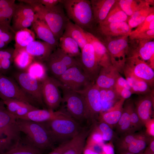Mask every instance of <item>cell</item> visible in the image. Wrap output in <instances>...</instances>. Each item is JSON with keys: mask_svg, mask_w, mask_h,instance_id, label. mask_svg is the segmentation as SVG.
<instances>
[{"mask_svg": "<svg viewBox=\"0 0 154 154\" xmlns=\"http://www.w3.org/2000/svg\"><path fill=\"white\" fill-rule=\"evenodd\" d=\"M146 134L151 137H154V119H150L145 124Z\"/></svg>", "mask_w": 154, "mask_h": 154, "instance_id": "obj_53", "label": "cell"}, {"mask_svg": "<svg viewBox=\"0 0 154 154\" xmlns=\"http://www.w3.org/2000/svg\"><path fill=\"white\" fill-rule=\"evenodd\" d=\"M62 90V102L66 103L67 113L74 119L82 121L88 119L84 98L80 93L59 86Z\"/></svg>", "mask_w": 154, "mask_h": 154, "instance_id": "obj_10", "label": "cell"}, {"mask_svg": "<svg viewBox=\"0 0 154 154\" xmlns=\"http://www.w3.org/2000/svg\"><path fill=\"white\" fill-rule=\"evenodd\" d=\"M129 35L116 38L100 40L109 53L112 65L119 73H123L128 54Z\"/></svg>", "mask_w": 154, "mask_h": 154, "instance_id": "obj_6", "label": "cell"}, {"mask_svg": "<svg viewBox=\"0 0 154 154\" xmlns=\"http://www.w3.org/2000/svg\"><path fill=\"white\" fill-rule=\"evenodd\" d=\"M21 132L24 133L28 141L41 150L52 147L54 143L42 124L31 121L17 119Z\"/></svg>", "mask_w": 154, "mask_h": 154, "instance_id": "obj_5", "label": "cell"}, {"mask_svg": "<svg viewBox=\"0 0 154 154\" xmlns=\"http://www.w3.org/2000/svg\"><path fill=\"white\" fill-rule=\"evenodd\" d=\"M63 5L70 20L84 31L92 32L96 24L90 1L64 0Z\"/></svg>", "mask_w": 154, "mask_h": 154, "instance_id": "obj_2", "label": "cell"}, {"mask_svg": "<svg viewBox=\"0 0 154 154\" xmlns=\"http://www.w3.org/2000/svg\"><path fill=\"white\" fill-rule=\"evenodd\" d=\"M44 63L46 69L55 79L69 68L81 66L76 59L69 56L58 47L53 50Z\"/></svg>", "mask_w": 154, "mask_h": 154, "instance_id": "obj_8", "label": "cell"}, {"mask_svg": "<svg viewBox=\"0 0 154 154\" xmlns=\"http://www.w3.org/2000/svg\"><path fill=\"white\" fill-rule=\"evenodd\" d=\"M123 88L131 90V88L128 84L126 79L120 75L117 79L114 89L118 94L119 92Z\"/></svg>", "mask_w": 154, "mask_h": 154, "instance_id": "obj_49", "label": "cell"}, {"mask_svg": "<svg viewBox=\"0 0 154 154\" xmlns=\"http://www.w3.org/2000/svg\"><path fill=\"white\" fill-rule=\"evenodd\" d=\"M125 100L121 98L107 111L100 114V121L108 125L112 128L117 124L121 117Z\"/></svg>", "mask_w": 154, "mask_h": 154, "instance_id": "obj_25", "label": "cell"}, {"mask_svg": "<svg viewBox=\"0 0 154 154\" xmlns=\"http://www.w3.org/2000/svg\"><path fill=\"white\" fill-rule=\"evenodd\" d=\"M35 14V10L32 6L21 2L19 4H16L12 19L21 17L33 16Z\"/></svg>", "mask_w": 154, "mask_h": 154, "instance_id": "obj_43", "label": "cell"}, {"mask_svg": "<svg viewBox=\"0 0 154 154\" xmlns=\"http://www.w3.org/2000/svg\"><path fill=\"white\" fill-rule=\"evenodd\" d=\"M148 147L147 149L149 151L154 153V137H151L149 141Z\"/></svg>", "mask_w": 154, "mask_h": 154, "instance_id": "obj_59", "label": "cell"}, {"mask_svg": "<svg viewBox=\"0 0 154 154\" xmlns=\"http://www.w3.org/2000/svg\"><path fill=\"white\" fill-rule=\"evenodd\" d=\"M154 29V12L149 15L134 31H131L129 36Z\"/></svg>", "mask_w": 154, "mask_h": 154, "instance_id": "obj_44", "label": "cell"}, {"mask_svg": "<svg viewBox=\"0 0 154 154\" xmlns=\"http://www.w3.org/2000/svg\"><path fill=\"white\" fill-rule=\"evenodd\" d=\"M3 101L8 111L17 119L38 108L30 104L17 100L9 99Z\"/></svg>", "mask_w": 154, "mask_h": 154, "instance_id": "obj_26", "label": "cell"}, {"mask_svg": "<svg viewBox=\"0 0 154 154\" xmlns=\"http://www.w3.org/2000/svg\"><path fill=\"white\" fill-rule=\"evenodd\" d=\"M118 133L122 135L131 132H134L131 125L129 108L127 101L124 102L122 115L115 126Z\"/></svg>", "mask_w": 154, "mask_h": 154, "instance_id": "obj_36", "label": "cell"}, {"mask_svg": "<svg viewBox=\"0 0 154 154\" xmlns=\"http://www.w3.org/2000/svg\"><path fill=\"white\" fill-rule=\"evenodd\" d=\"M127 102L129 112L131 126L135 131L141 129L144 125L135 111L134 102L131 100H127Z\"/></svg>", "mask_w": 154, "mask_h": 154, "instance_id": "obj_45", "label": "cell"}, {"mask_svg": "<svg viewBox=\"0 0 154 154\" xmlns=\"http://www.w3.org/2000/svg\"><path fill=\"white\" fill-rule=\"evenodd\" d=\"M14 49L7 48L0 50V60L13 59Z\"/></svg>", "mask_w": 154, "mask_h": 154, "instance_id": "obj_52", "label": "cell"}, {"mask_svg": "<svg viewBox=\"0 0 154 154\" xmlns=\"http://www.w3.org/2000/svg\"><path fill=\"white\" fill-rule=\"evenodd\" d=\"M87 139V145L94 147L96 145L102 146L104 140L100 132L95 128Z\"/></svg>", "mask_w": 154, "mask_h": 154, "instance_id": "obj_47", "label": "cell"}, {"mask_svg": "<svg viewBox=\"0 0 154 154\" xmlns=\"http://www.w3.org/2000/svg\"><path fill=\"white\" fill-rule=\"evenodd\" d=\"M40 82L44 104L48 109L54 111L59 107L62 100L59 83L55 79L47 75Z\"/></svg>", "mask_w": 154, "mask_h": 154, "instance_id": "obj_12", "label": "cell"}, {"mask_svg": "<svg viewBox=\"0 0 154 154\" xmlns=\"http://www.w3.org/2000/svg\"><path fill=\"white\" fill-rule=\"evenodd\" d=\"M41 123L54 143L60 144L69 141L82 130L79 123L71 117L56 119Z\"/></svg>", "mask_w": 154, "mask_h": 154, "instance_id": "obj_4", "label": "cell"}, {"mask_svg": "<svg viewBox=\"0 0 154 154\" xmlns=\"http://www.w3.org/2000/svg\"><path fill=\"white\" fill-rule=\"evenodd\" d=\"M144 1L140 0H116L122 10L129 17L138 9Z\"/></svg>", "mask_w": 154, "mask_h": 154, "instance_id": "obj_40", "label": "cell"}, {"mask_svg": "<svg viewBox=\"0 0 154 154\" xmlns=\"http://www.w3.org/2000/svg\"><path fill=\"white\" fill-rule=\"evenodd\" d=\"M8 44L5 42L0 38V50L5 48Z\"/></svg>", "mask_w": 154, "mask_h": 154, "instance_id": "obj_60", "label": "cell"}, {"mask_svg": "<svg viewBox=\"0 0 154 154\" xmlns=\"http://www.w3.org/2000/svg\"><path fill=\"white\" fill-rule=\"evenodd\" d=\"M32 26L38 38L48 43L54 48L58 47L59 40L43 20L38 18Z\"/></svg>", "mask_w": 154, "mask_h": 154, "instance_id": "obj_23", "label": "cell"}, {"mask_svg": "<svg viewBox=\"0 0 154 154\" xmlns=\"http://www.w3.org/2000/svg\"><path fill=\"white\" fill-rule=\"evenodd\" d=\"M143 134L131 132L121 135L117 139L116 143V149L119 153H121L124 149L133 141L140 137Z\"/></svg>", "mask_w": 154, "mask_h": 154, "instance_id": "obj_41", "label": "cell"}, {"mask_svg": "<svg viewBox=\"0 0 154 154\" xmlns=\"http://www.w3.org/2000/svg\"><path fill=\"white\" fill-rule=\"evenodd\" d=\"M17 120L0 100V154H3L21 140Z\"/></svg>", "mask_w": 154, "mask_h": 154, "instance_id": "obj_3", "label": "cell"}, {"mask_svg": "<svg viewBox=\"0 0 154 154\" xmlns=\"http://www.w3.org/2000/svg\"><path fill=\"white\" fill-rule=\"evenodd\" d=\"M78 92L84 98L88 119L93 121L95 118L98 117L102 111L99 88L94 84Z\"/></svg>", "mask_w": 154, "mask_h": 154, "instance_id": "obj_16", "label": "cell"}, {"mask_svg": "<svg viewBox=\"0 0 154 154\" xmlns=\"http://www.w3.org/2000/svg\"><path fill=\"white\" fill-rule=\"evenodd\" d=\"M119 154H133L131 153H128V152H124V153H119Z\"/></svg>", "mask_w": 154, "mask_h": 154, "instance_id": "obj_62", "label": "cell"}, {"mask_svg": "<svg viewBox=\"0 0 154 154\" xmlns=\"http://www.w3.org/2000/svg\"><path fill=\"white\" fill-rule=\"evenodd\" d=\"M82 153L83 154H100L94 150V147L87 145L84 146Z\"/></svg>", "mask_w": 154, "mask_h": 154, "instance_id": "obj_57", "label": "cell"}, {"mask_svg": "<svg viewBox=\"0 0 154 154\" xmlns=\"http://www.w3.org/2000/svg\"><path fill=\"white\" fill-rule=\"evenodd\" d=\"M62 35L70 37L74 40L78 44L81 50L88 43L84 30L69 19Z\"/></svg>", "mask_w": 154, "mask_h": 154, "instance_id": "obj_28", "label": "cell"}, {"mask_svg": "<svg viewBox=\"0 0 154 154\" xmlns=\"http://www.w3.org/2000/svg\"><path fill=\"white\" fill-rule=\"evenodd\" d=\"M90 131L85 129H82L72 139L71 145L63 154H82L86 138Z\"/></svg>", "mask_w": 154, "mask_h": 154, "instance_id": "obj_33", "label": "cell"}, {"mask_svg": "<svg viewBox=\"0 0 154 154\" xmlns=\"http://www.w3.org/2000/svg\"><path fill=\"white\" fill-rule=\"evenodd\" d=\"M140 154H154V153L146 149L143 153Z\"/></svg>", "mask_w": 154, "mask_h": 154, "instance_id": "obj_61", "label": "cell"}, {"mask_svg": "<svg viewBox=\"0 0 154 154\" xmlns=\"http://www.w3.org/2000/svg\"><path fill=\"white\" fill-rule=\"evenodd\" d=\"M71 117L67 112L49 109L38 108L32 110L19 119L38 123H43L52 119Z\"/></svg>", "mask_w": 154, "mask_h": 154, "instance_id": "obj_18", "label": "cell"}, {"mask_svg": "<svg viewBox=\"0 0 154 154\" xmlns=\"http://www.w3.org/2000/svg\"><path fill=\"white\" fill-rule=\"evenodd\" d=\"M9 31H13L15 33L12 28L5 27H0V38L2 40V36L4 33Z\"/></svg>", "mask_w": 154, "mask_h": 154, "instance_id": "obj_58", "label": "cell"}, {"mask_svg": "<svg viewBox=\"0 0 154 154\" xmlns=\"http://www.w3.org/2000/svg\"><path fill=\"white\" fill-rule=\"evenodd\" d=\"M35 37L34 32L28 28L16 32L15 35V48L13 57L19 51L25 49L29 43L35 40Z\"/></svg>", "mask_w": 154, "mask_h": 154, "instance_id": "obj_30", "label": "cell"}, {"mask_svg": "<svg viewBox=\"0 0 154 154\" xmlns=\"http://www.w3.org/2000/svg\"><path fill=\"white\" fill-rule=\"evenodd\" d=\"M29 4L34 9L38 18L47 24L56 38L59 40L63 35L68 19L65 13L63 3L50 8L46 7L38 0H19Z\"/></svg>", "mask_w": 154, "mask_h": 154, "instance_id": "obj_1", "label": "cell"}, {"mask_svg": "<svg viewBox=\"0 0 154 154\" xmlns=\"http://www.w3.org/2000/svg\"><path fill=\"white\" fill-rule=\"evenodd\" d=\"M58 47L65 53L76 58L80 55L78 44L70 37L63 35L59 39Z\"/></svg>", "mask_w": 154, "mask_h": 154, "instance_id": "obj_31", "label": "cell"}, {"mask_svg": "<svg viewBox=\"0 0 154 154\" xmlns=\"http://www.w3.org/2000/svg\"><path fill=\"white\" fill-rule=\"evenodd\" d=\"M99 89L102 105V112L108 110L121 98L114 88Z\"/></svg>", "mask_w": 154, "mask_h": 154, "instance_id": "obj_32", "label": "cell"}, {"mask_svg": "<svg viewBox=\"0 0 154 154\" xmlns=\"http://www.w3.org/2000/svg\"><path fill=\"white\" fill-rule=\"evenodd\" d=\"M16 5L15 0H0V27L12 28L10 24Z\"/></svg>", "mask_w": 154, "mask_h": 154, "instance_id": "obj_29", "label": "cell"}, {"mask_svg": "<svg viewBox=\"0 0 154 154\" xmlns=\"http://www.w3.org/2000/svg\"><path fill=\"white\" fill-rule=\"evenodd\" d=\"M153 2V0H145L138 9L129 17L127 23L130 33L132 28L137 27L149 15L154 12V6H150L154 4Z\"/></svg>", "mask_w": 154, "mask_h": 154, "instance_id": "obj_24", "label": "cell"}, {"mask_svg": "<svg viewBox=\"0 0 154 154\" xmlns=\"http://www.w3.org/2000/svg\"><path fill=\"white\" fill-rule=\"evenodd\" d=\"M129 18V17L121 9L116 1L106 18L102 22L97 24L104 25L117 22L127 23Z\"/></svg>", "mask_w": 154, "mask_h": 154, "instance_id": "obj_35", "label": "cell"}, {"mask_svg": "<svg viewBox=\"0 0 154 154\" xmlns=\"http://www.w3.org/2000/svg\"><path fill=\"white\" fill-rule=\"evenodd\" d=\"M127 22H117L100 25L96 24L92 34L99 40L121 37L129 34Z\"/></svg>", "mask_w": 154, "mask_h": 154, "instance_id": "obj_15", "label": "cell"}, {"mask_svg": "<svg viewBox=\"0 0 154 154\" xmlns=\"http://www.w3.org/2000/svg\"><path fill=\"white\" fill-rule=\"evenodd\" d=\"M38 2L45 7L50 8L60 3H63L64 0H38Z\"/></svg>", "mask_w": 154, "mask_h": 154, "instance_id": "obj_54", "label": "cell"}, {"mask_svg": "<svg viewBox=\"0 0 154 154\" xmlns=\"http://www.w3.org/2000/svg\"><path fill=\"white\" fill-rule=\"evenodd\" d=\"M124 74L132 94L143 95L148 94L153 90L145 81L131 75Z\"/></svg>", "mask_w": 154, "mask_h": 154, "instance_id": "obj_34", "label": "cell"}, {"mask_svg": "<svg viewBox=\"0 0 154 154\" xmlns=\"http://www.w3.org/2000/svg\"><path fill=\"white\" fill-rule=\"evenodd\" d=\"M46 69L44 63L34 61L26 69L32 77L41 81L47 75Z\"/></svg>", "mask_w": 154, "mask_h": 154, "instance_id": "obj_39", "label": "cell"}, {"mask_svg": "<svg viewBox=\"0 0 154 154\" xmlns=\"http://www.w3.org/2000/svg\"><path fill=\"white\" fill-rule=\"evenodd\" d=\"M34 61L33 57L25 49L19 51L13 57V61L15 65L17 68L22 70L27 69Z\"/></svg>", "mask_w": 154, "mask_h": 154, "instance_id": "obj_38", "label": "cell"}, {"mask_svg": "<svg viewBox=\"0 0 154 154\" xmlns=\"http://www.w3.org/2000/svg\"><path fill=\"white\" fill-rule=\"evenodd\" d=\"M21 140L3 154H41L42 150L30 143H23Z\"/></svg>", "mask_w": 154, "mask_h": 154, "instance_id": "obj_37", "label": "cell"}, {"mask_svg": "<svg viewBox=\"0 0 154 154\" xmlns=\"http://www.w3.org/2000/svg\"><path fill=\"white\" fill-rule=\"evenodd\" d=\"M130 40H152L154 38V29L131 36H128Z\"/></svg>", "mask_w": 154, "mask_h": 154, "instance_id": "obj_48", "label": "cell"}, {"mask_svg": "<svg viewBox=\"0 0 154 154\" xmlns=\"http://www.w3.org/2000/svg\"><path fill=\"white\" fill-rule=\"evenodd\" d=\"M0 98L2 101L9 99L17 100L35 106L38 104L23 91L17 82L11 78L1 73Z\"/></svg>", "mask_w": 154, "mask_h": 154, "instance_id": "obj_11", "label": "cell"}, {"mask_svg": "<svg viewBox=\"0 0 154 154\" xmlns=\"http://www.w3.org/2000/svg\"><path fill=\"white\" fill-rule=\"evenodd\" d=\"M96 125L95 127L101 133L104 141L112 140L114 137V132L110 126L101 121H100Z\"/></svg>", "mask_w": 154, "mask_h": 154, "instance_id": "obj_46", "label": "cell"}, {"mask_svg": "<svg viewBox=\"0 0 154 154\" xmlns=\"http://www.w3.org/2000/svg\"><path fill=\"white\" fill-rule=\"evenodd\" d=\"M101 146L102 152L100 154H115L114 147L112 143H104Z\"/></svg>", "mask_w": 154, "mask_h": 154, "instance_id": "obj_55", "label": "cell"}, {"mask_svg": "<svg viewBox=\"0 0 154 154\" xmlns=\"http://www.w3.org/2000/svg\"><path fill=\"white\" fill-rule=\"evenodd\" d=\"M55 49L45 42L35 40L29 43L25 49L33 57L34 61L44 63Z\"/></svg>", "mask_w": 154, "mask_h": 154, "instance_id": "obj_22", "label": "cell"}, {"mask_svg": "<svg viewBox=\"0 0 154 154\" xmlns=\"http://www.w3.org/2000/svg\"><path fill=\"white\" fill-rule=\"evenodd\" d=\"M13 59L0 60V73L5 75L10 70Z\"/></svg>", "mask_w": 154, "mask_h": 154, "instance_id": "obj_51", "label": "cell"}, {"mask_svg": "<svg viewBox=\"0 0 154 154\" xmlns=\"http://www.w3.org/2000/svg\"><path fill=\"white\" fill-rule=\"evenodd\" d=\"M118 94L121 98L125 100L130 98L132 93L131 90L123 88L119 92Z\"/></svg>", "mask_w": 154, "mask_h": 154, "instance_id": "obj_56", "label": "cell"}, {"mask_svg": "<svg viewBox=\"0 0 154 154\" xmlns=\"http://www.w3.org/2000/svg\"><path fill=\"white\" fill-rule=\"evenodd\" d=\"M120 73L112 65L102 67L94 84L100 89L114 88Z\"/></svg>", "mask_w": 154, "mask_h": 154, "instance_id": "obj_21", "label": "cell"}, {"mask_svg": "<svg viewBox=\"0 0 154 154\" xmlns=\"http://www.w3.org/2000/svg\"><path fill=\"white\" fill-rule=\"evenodd\" d=\"M135 111L139 118L144 125L150 119L154 105V92L140 96L134 102Z\"/></svg>", "mask_w": 154, "mask_h": 154, "instance_id": "obj_19", "label": "cell"}, {"mask_svg": "<svg viewBox=\"0 0 154 154\" xmlns=\"http://www.w3.org/2000/svg\"><path fill=\"white\" fill-rule=\"evenodd\" d=\"M137 42L136 47L129 49L128 54L139 57L154 69V40H135Z\"/></svg>", "mask_w": 154, "mask_h": 154, "instance_id": "obj_17", "label": "cell"}, {"mask_svg": "<svg viewBox=\"0 0 154 154\" xmlns=\"http://www.w3.org/2000/svg\"><path fill=\"white\" fill-rule=\"evenodd\" d=\"M123 73L145 81L153 89L154 69L138 56L131 54L128 55Z\"/></svg>", "mask_w": 154, "mask_h": 154, "instance_id": "obj_9", "label": "cell"}, {"mask_svg": "<svg viewBox=\"0 0 154 154\" xmlns=\"http://www.w3.org/2000/svg\"><path fill=\"white\" fill-rule=\"evenodd\" d=\"M72 139L69 141L60 144L58 147L54 148L52 151L47 154H63L71 145L72 142Z\"/></svg>", "mask_w": 154, "mask_h": 154, "instance_id": "obj_50", "label": "cell"}, {"mask_svg": "<svg viewBox=\"0 0 154 154\" xmlns=\"http://www.w3.org/2000/svg\"><path fill=\"white\" fill-rule=\"evenodd\" d=\"M55 79L63 87L77 92H81L94 84L80 66L69 68Z\"/></svg>", "mask_w": 154, "mask_h": 154, "instance_id": "obj_7", "label": "cell"}, {"mask_svg": "<svg viewBox=\"0 0 154 154\" xmlns=\"http://www.w3.org/2000/svg\"><path fill=\"white\" fill-rule=\"evenodd\" d=\"M116 0H91L90 1L96 25L106 18Z\"/></svg>", "mask_w": 154, "mask_h": 154, "instance_id": "obj_27", "label": "cell"}, {"mask_svg": "<svg viewBox=\"0 0 154 154\" xmlns=\"http://www.w3.org/2000/svg\"><path fill=\"white\" fill-rule=\"evenodd\" d=\"M76 59L84 72L94 84L102 67L97 61L92 44L88 42L81 50L80 56Z\"/></svg>", "mask_w": 154, "mask_h": 154, "instance_id": "obj_14", "label": "cell"}, {"mask_svg": "<svg viewBox=\"0 0 154 154\" xmlns=\"http://www.w3.org/2000/svg\"><path fill=\"white\" fill-rule=\"evenodd\" d=\"M84 32L88 42L93 46L99 65L101 67L112 65L109 53L103 44L92 34L84 31Z\"/></svg>", "mask_w": 154, "mask_h": 154, "instance_id": "obj_20", "label": "cell"}, {"mask_svg": "<svg viewBox=\"0 0 154 154\" xmlns=\"http://www.w3.org/2000/svg\"><path fill=\"white\" fill-rule=\"evenodd\" d=\"M17 82L23 91L38 104L44 106L41 82L32 77L27 72H17L13 74Z\"/></svg>", "mask_w": 154, "mask_h": 154, "instance_id": "obj_13", "label": "cell"}, {"mask_svg": "<svg viewBox=\"0 0 154 154\" xmlns=\"http://www.w3.org/2000/svg\"><path fill=\"white\" fill-rule=\"evenodd\" d=\"M37 18V16L35 14L33 16L21 17L12 19L11 28L15 33L20 30L28 28L32 26Z\"/></svg>", "mask_w": 154, "mask_h": 154, "instance_id": "obj_42", "label": "cell"}]
</instances>
